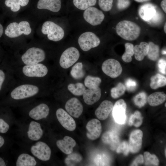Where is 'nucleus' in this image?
<instances>
[{
    "mask_svg": "<svg viewBox=\"0 0 166 166\" xmlns=\"http://www.w3.org/2000/svg\"><path fill=\"white\" fill-rule=\"evenodd\" d=\"M144 162V157L143 155L141 154L138 156L135 159L131 166H137L139 164H141Z\"/></svg>",
    "mask_w": 166,
    "mask_h": 166,
    "instance_id": "obj_49",
    "label": "nucleus"
},
{
    "mask_svg": "<svg viewBox=\"0 0 166 166\" xmlns=\"http://www.w3.org/2000/svg\"><path fill=\"white\" fill-rule=\"evenodd\" d=\"M6 74L4 71L0 69V91H1L6 78Z\"/></svg>",
    "mask_w": 166,
    "mask_h": 166,
    "instance_id": "obj_48",
    "label": "nucleus"
},
{
    "mask_svg": "<svg viewBox=\"0 0 166 166\" xmlns=\"http://www.w3.org/2000/svg\"><path fill=\"white\" fill-rule=\"evenodd\" d=\"M150 80V87L153 89H156L164 86L166 84V77L159 73L152 76Z\"/></svg>",
    "mask_w": 166,
    "mask_h": 166,
    "instance_id": "obj_28",
    "label": "nucleus"
},
{
    "mask_svg": "<svg viewBox=\"0 0 166 166\" xmlns=\"http://www.w3.org/2000/svg\"><path fill=\"white\" fill-rule=\"evenodd\" d=\"M113 107V105L111 101L105 100L101 103L95 110V115L100 120H105L112 110Z\"/></svg>",
    "mask_w": 166,
    "mask_h": 166,
    "instance_id": "obj_22",
    "label": "nucleus"
},
{
    "mask_svg": "<svg viewBox=\"0 0 166 166\" xmlns=\"http://www.w3.org/2000/svg\"><path fill=\"white\" fill-rule=\"evenodd\" d=\"M79 57L80 53L76 48L69 47L61 54L59 59V65L63 68H68L78 60Z\"/></svg>",
    "mask_w": 166,
    "mask_h": 166,
    "instance_id": "obj_11",
    "label": "nucleus"
},
{
    "mask_svg": "<svg viewBox=\"0 0 166 166\" xmlns=\"http://www.w3.org/2000/svg\"><path fill=\"white\" fill-rule=\"evenodd\" d=\"M125 90V85L121 83H119L116 86L111 89V96L114 99L117 98L124 94Z\"/></svg>",
    "mask_w": 166,
    "mask_h": 166,
    "instance_id": "obj_40",
    "label": "nucleus"
},
{
    "mask_svg": "<svg viewBox=\"0 0 166 166\" xmlns=\"http://www.w3.org/2000/svg\"><path fill=\"white\" fill-rule=\"evenodd\" d=\"M6 143V140L4 137L0 135V149L4 147Z\"/></svg>",
    "mask_w": 166,
    "mask_h": 166,
    "instance_id": "obj_50",
    "label": "nucleus"
},
{
    "mask_svg": "<svg viewBox=\"0 0 166 166\" xmlns=\"http://www.w3.org/2000/svg\"><path fill=\"white\" fill-rule=\"evenodd\" d=\"M101 82V79L98 77L87 76L85 79V86L88 88L99 87Z\"/></svg>",
    "mask_w": 166,
    "mask_h": 166,
    "instance_id": "obj_38",
    "label": "nucleus"
},
{
    "mask_svg": "<svg viewBox=\"0 0 166 166\" xmlns=\"http://www.w3.org/2000/svg\"><path fill=\"white\" fill-rule=\"evenodd\" d=\"M97 0H73L74 5L78 9L82 10L95 5Z\"/></svg>",
    "mask_w": 166,
    "mask_h": 166,
    "instance_id": "obj_36",
    "label": "nucleus"
},
{
    "mask_svg": "<svg viewBox=\"0 0 166 166\" xmlns=\"http://www.w3.org/2000/svg\"><path fill=\"white\" fill-rule=\"evenodd\" d=\"M70 74L73 78L76 79L83 78L85 76V72L83 69L82 63L79 62L76 64L72 68Z\"/></svg>",
    "mask_w": 166,
    "mask_h": 166,
    "instance_id": "obj_33",
    "label": "nucleus"
},
{
    "mask_svg": "<svg viewBox=\"0 0 166 166\" xmlns=\"http://www.w3.org/2000/svg\"><path fill=\"white\" fill-rule=\"evenodd\" d=\"M65 108L69 114L72 116L78 118L83 111L82 104L77 98L73 97L68 100L66 102Z\"/></svg>",
    "mask_w": 166,
    "mask_h": 166,
    "instance_id": "obj_19",
    "label": "nucleus"
},
{
    "mask_svg": "<svg viewBox=\"0 0 166 166\" xmlns=\"http://www.w3.org/2000/svg\"><path fill=\"white\" fill-rule=\"evenodd\" d=\"M143 120V117L141 113L136 110L130 116L128 124L129 126L133 125L136 127H138L142 124Z\"/></svg>",
    "mask_w": 166,
    "mask_h": 166,
    "instance_id": "obj_32",
    "label": "nucleus"
},
{
    "mask_svg": "<svg viewBox=\"0 0 166 166\" xmlns=\"http://www.w3.org/2000/svg\"><path fill=\"white\" fill-rule=\"evenodd\" d=\"M125 51L122 56L123 61L126 62H130L132 60V57L134 54L133 45L131 43H126L125 44Z\"/></svg>",
    "mask_w": 166,
    "mask_h": 166,
    "instance_id": "obj_37",
    "label": "nucleus"
},
{
    "mask_svg": "<svg viewBox=\"0 0 166 166\" xmlns=\"http://www.w3.org/2000/svg\"><path fill=\"white\" fill-rule=\"evenodd\" d=\"M135 1L139 2H146L150 0H134Z\"/></svg>",
    "mask_w": 166,
    "mask_h": 166,
    "instance_id": "obj_54",
    "label": "nucleus"
},
{
    "mask_svg": "<svg viewBox=\"0 0 166 166\" xmlns=\"http://www.w3.org/2000/svg\"><path fill=\"white\" fill-rule=\"evenodd\" d=\"M45 58V53L43 49L39 47H33L26 50L21 56L20 60L11 63L10 65H34L42 63Z\"/></svg>",
    "mask_w": 166,
    "mask_h": 166,
    "instance_id": "obj_6",
    "label": "nucleus"
},
{
    "mask_svg": "<svg viewBox=\"0 0 166 166\" xmlns=\"http://www.w3.org/2000/svg\"><path fill=\"white\" fill-rule=\"evenodd\" d=\"M37 8L39 9H47L53 12H58L61 8V0H39Z\"/></svg>",
    "mask_w": 166,
    "mask_h": 166,
    "instance_id": "obj_23",
    "label": "nucleus"
},
{
    "mask_svg": "<svg viewBox=\"0 0 166 166\" xmlns=\"http://www.w3.org/2000/svg\"><path fill=\"white\" fill-rule=\"evenodd\" d=\"M18 135L22 142L30 143L42 140L44 131L42 123L24 117L16 120Z\"/></svg>",
    "mask_w": 166,
    "mask_h": 166,
    "instance_id": "obj_2",
    "label": "nucleus"
},
{
    "mask_svg": "<svg viewBox=\"0 0 166 166\" xmlns=\"http://www.w3.org/2000/svg\"><path fill=\"white\" fill-rule=\"evenodd\" d=\"M166 23H165V24H164V32H165V33H166Z\"/></svg>",
    "mask_w": 166,
    "mask_h": 166,
    "instance_id": "obj_55",
    "label": "nucleus"
},
{
    "mask_svg": "<svg viewBox=\"0 0 166 166\" xmlns=\"http://www.w3.org/2000/svg\"><path fill=\"white\" fill-rule=\"evenodd\" d=\"M29 0H5V5L10 8L12 11L14 12L19 11L20 6H24L28 3Z\"/></svg>",
    "mask_w": 166,
    "mask_h": 166,
    "instance_id": "obj_29",
    "label": "nucleus"
},
{
    "mask_svg": "<svg viewBox=\"0 0 166 166\" xmlns=\"http://www.w3.org/2000/svg\"><path fill=\"white\" fill-rule=\"evenodd\" d=\"M16 121L15 118L6 120L0 117V133L5 134L7 132L12 126L15 124Z\"/></svg>",
    "mask_w": 166,
    "mask_h": 166,
    "instance_id": "obj_31",
    "label": "nucleus"
},
{
    "mask_svg": "<svg viewBox=\"0 0 166 166\" xmlns=\"http://www.w3.org/2000/svg\"><path fill=\"white\" fill-rule=\"evenodd\" d=\"M16 80L43 84L42 79L49 73L43 63L31 65H9Z\"/></svg>",
    "mask_w": 166,
    "mask_h": 166,
    "instance_id": "obj_3",
    "label": "nucleus"
},
{
    "mask_svg": "<svg viewBox=\"0 0 166 166\" xmlns=\"http://www.w3.org/2000/svg\"><path fill=\"white\" fill-rule=\"evenodd\" d=\"M56 117L60 124L69 131H73L76 128V124L73 118L64 109H58L55 113Z\"/></svg>",
    "mask_w": 166,
    "mask_h": 166,
    "instance_id": "obj_14",
    "label": "nucleus"
},
{
    "mask_svg": "<svg viewBox=\"0 0 166 166\" xmlns=\"http://www.w3.org/2000/svg\"><path fill=\"white\" fill-rule=\"evenodd\" d=\"M78 42L81 48L85 51L97 47L100 43L99 38L95 34L90 31L85 32L81 35Z\"/></svg>",
    "mask_w": 166,
    "mask_h": 166,
    "instance_id": "obj_10",
    "label": "nucleus"
},
{
    "mask_svg": "<svg viewBox=\"0 0 166 166\" xmlns=\"http://www.w3.org/2000/svg\"><path fill=\"white\" fill-rule=\"evenodd\" d=\"M41 31L43 34L47 35L49 40L55 42L62 39L64 35V30L61 27L50 21L43 23Z\"/></svg>",
    "mask_w": 166,
    "mask_h": 166,
    "instance_id": "obj_9",
    "label": "nucleus"
},
{
    "mask_svg": "<svg viewBox=\"0 0 166 166\" xmlns=\"http://www.w3.org/2000/svg\"><path fill=\"white\" fill-rule=\"evenodd\" d=\"M7 162L3 158L0 157V166L7 165Z\"/></svg>",
    "mask_w": 166,
    "mask_h": 166,
    "instance_id": "obj_52",
    "label": "nucleus"
},
{
    "mask_svg": "<svg viewBox=\"0 0 166 166\" xmlns=\"http://www.w3.org/2000/svg\"><path fill=\"white\" fill-rule=\"evenodd\" d=\"M166 149H165V156H166Z\"/></svg>",
    "mask_w": 166,
    "mask_h": 166,
    "instance_id": "obj_56",
    "label": "nucleus"
},
{
    "mask_svg": "<svg viewBox=\"0 0 166 166\" xmlns=\"http://www.w3.org/2000/svg\"><path fill=\"white\" fill-rule=\"evenodd\" d=\"M102 69L106 75L112 78L119 76L122 71V67L119 62L112 58L108 59L103 62Z\"/></svg>",
    "mask_w": 166,
    "mask_h": 166,
    "instance_id": "obj_12",
    "label": "nucleus"
},
{
    "mask_svg": "<svg viewBox=\"0 0 166 166\" xmlns=\"http://www.w3.org/2000/svg\"><path fill=\"white\" fill-rule=\"evenodd\" d=\"M22 149L34 156L41 162L49 160L51 155V150L49 145L43 140L28 143L22 141L18 142Z\"/></svg>",
    "mask_w": 166,
    "mask_h": 166,
    "instance_id": "obj_5",
    "label": "nucleus"
},
{
    "mask_svg": "<svg viewBox=\"0 0 166 166\" xmlns=\"http://www.w3.org/2000/svg\"><path fill=\"white\" fill-rule=\"evenodd\" d=\"M156 11L154 6L150 3H147L140 7L139 13L143 20L149 22L154 17Z\"/></svg>",
    "mask_w": 166,
    "mask_h": 166,
    "instance_id": "obj_25",
    "label": "nucleus"
},
{
    "mask_svg": "<svg viewBox=\"0 0 166 166\" xmlns=\"http://www.w3.org/2000/svg\"><path fill=\"white\" fill-rule=\"evenodd\" d=\"M68 155L65 160V163L68 166L74 165L82 160L81 156L78 153L72 152Z\"/></svg>",
    "mask_w": 166,
    "mask_h": 166,
    "instance_id": "obj_39",
    "label": "nucleus"
},
{
    "mask_svg": "<svg viewBox=\"0 0 166 166\" xmlns=\"http://www.w3.org/2000/svg\"><path fill=\"white\" fill-rule=\"evenodd\" d=\"M166 95L164 92H156L148 97L147 101L151 106H155L163 103L166 100Z\"/></svg>",
    "mask_w": 166,
    "mask_h": 166,
    "instance_id": "obj_27",
    "label": "nucleus"
},
{
    "mask_svg": "<svg viewBox=\"0 0 166 166\" xmlns=\"http://www.w3.org/2000/svg\"><path fill=\"white\" fill-rule=\"evenodd\" d=\"M113 0H99L98 4L100 8L105 11H108L112 9Z\"/></svg>",
    "mask_w": 166,
    "mask_h": 166,
    "instance_id": "obj_44",
    "label": "nucleus"
},
{
    "mask_svg": "<svg viewBox=\"0 0 166 166\" xmlns=\"http://www.w3.org/2000/svg\"><path fill=\"white\" fill-rule=\"evenodd\" d=\"M117 34L123 39L128 41H133L139 36L141 28L136 23L128 20L119 22L116 27Z\"/></svg>",
    "mask_w": 166,
    "mask_h": 166,
    "instance_id": "obj_7",
    "label": "nucleus"
},
{
    "mask_svg": "<svg viewBox=\"0 0 166 166\" xmlns=\"http://www.w3.org/2000/svg\"><path fill=\"white\" fill-rule=\"evenodd\" d=\"M83 95L85 102L88 105H92L97 102L100 98L101 89L99 87L88 88L85 89Z\"/></svg>",
    "mask_w": 166,
    "mask_h": 166,
    "instance_id": "obj_20",
    "label": "nucleus"
},
{
    "mask_svg": "<svg viewBox=\"0 0 166 166\" xmlns=\"http://www.w3.org/2000/svg\"><path fill=\"white\" fill-rule=\"evenodd\" d=\"M165 107H166V103H165Z\"/></svg>",
    "mask_w": 166,
    "mask_h": 166,
    "instance_id": "obj_57",
    "label": "nucleus"
},
{
    "mask_svg": "<svg viewBox=\"0 0 166 166\" xmlns=\"http://www.w3.org/2000/svg\"><path fill=\"white\" fill-rule=\"evenodd\" d=\"M16 158V166H36L40 165L41 162L33 155L22 149Z\"/></svg>",
    "mask_w": 166,
    "mask_h": 166,
    "instance_id": "obj_15",
    "label": "nucleus"
},
{
    "mask_svg": "<svg viewBox=\"0 0 166 166\" xmlns=\"http://www.w3.org/2000/svg\"><path fill=\"white\" fill-rule=\"evenodd\" d=\"M117 7L120 10H123L127 8L130 5L129 0H117Z\"/></svg>",
    "mask_w": 166,
    "mask_h": 166,
    "instance_id": "obj_47",
    "label": "nucleus"
},
{
    "mask_svg": "<svg viewBox=\"0 0 166 166\" xmlns=\"http://www.w3.org/2000/svg\"><path fill=\"white\" fill-rule=\"evenodd\" d=\"M86 128L87 130V137L91 140H94L100 136L102 131V126L100 122L97 119H93L87 123Z\"/></svg>",
    "mask_w": 166,
    "mask_h": 166,
    "instance_id": "obj_18",
    "label": "nucleus"
},
{
    "mask_svg": "<svg viewBox=\"0 0 166 166\" xmlns=\"http://www.w3.org/2000/svg\"><path fill=\"white\" fill-rule=\"evenodd\" d=\"M127 105L124 101L120 99L117 101L113 106L112 114L113 118L117 123L123 124L126 120V112Z\"/></svg>",
    "mask_w": 166,
    "mask_h": 166,
    "instance_id": "obj_16",
    "label": "nucleus"
},
{
    "mask_svg": "<svg viewBox=\"0 0 166 166\" xmlns=\"http://www.w3.org/2000/svg\"><path fill=\"white\" fill-rule=\"evenodd\" d=\"M129 151V144L126 141H124L119 144L116 149L117 153H122L125 156L128 155Z\"/></svg>",
    "mask_w": 166,
    "mask_h": 166,
    "instance_id": "obj_43",
    "label": "nucleus"
},
{
    "mask_svg": "<svg viewBox=\"0 0 166 166\" xmlns=\"http://www.w3.org/2000/svg\"><path fill=\"white\" fill-rule=\"evenodd\" d=\"M166 0H162L160 3L161 6L164 11L166 13Z\"/></svg>",
    "mask_w": 166,
    "mask_h": 166,
    "instance_id": "obj_51",
    "label": "nucleus"
},
{
    "mask_svg": "<svg viewBox=\"0 0 166 166\" xmlns=\"http://www.w3.org/2000/svg\"><path fill=\"white\" fill-rule=\"evenodd\" d=\"M124 85L126 89L129 92H132L136 90L137 84L135 80L131 78H128L125 81Z\"/></svg>",
    "mask_w": 166,
    "mask_h": 166,
    "instance_id": "obj_45",
    "label": "nucleus"
},
{
    "mask_svg": "<svg viewBox=\"0 0 166 166\" xmlns=\"http://www.w3.org/2000/svg\"><path fill=\"white\" fill-rule=\"evenodd\" d=\"M144 162L146 166H158L159 161L156 156L151 154L148 152H145L144 154Z\"/></svg>",
    "mask_w": 166,
    "mask_h": 166,
    "instance_id": "obj_35",
    "label": "nucleus"
},
{
    "mask_svg": "<svg viewBox=\"0 0 166 166\" xmlns=\"http://www.w3.org/2000/svg\"><path fill=\"white\" fill-rule=\"evenodd\" d=\"M103 142L110 145L111 148L114 149L119 145V138L117 133L114 131H108L104 133L101 137Z\"/></svg>",
    "mask_w": 166,
    "mask_h": 166,
    "instance_id": "obj_24",
    "label": "nucleus"
},
{
    "mask_svg": "<svg viewBox=\"0 0 166 166\" xmlns=\"http://www.w3.org/2000/svg\"><path fill=\"white\" fill-rule=\"evenodd\" d=\"M157 66L159 72L164 74H166V61L163 59H160L158 62Z\"/></svg>",
    "mask_w": 166,
    "mask_h": 166,
    "instance_id": "obj_46",
    "label": "nucleus"
},
{
    "mask_svg": "<svg viewBox=\"0 0 166 166\" xmlns=\"http://www.w3.org/2000/svg\"><path fill=\"white\" fill-rule=\"evenodd\" d=\"M149 49L148 43L145 42H141L139 45H136L134 48L135 59L138 61L142 60L148 54Z\"/></svg>",
    "mask_w": 166,
    "mask_h": 166,
    "instance_id": "obj_26",
    "label": "nucleus"
},
{
    "mask_svg": "<svg viewBox=\"0 0 166 166\" xmlns=\"http://www.w3.org/2000/svg\"><path fill=\"white\" fill-rule=\"evenodd\" d=\"M94 162L97 166H108L110 163L108 156L103 153L97 154L95 157Z\"/></svg>",
    "mask_w": 166,
    "mask_h": 166,
    "instance_id": "obj_42",
    "label": "nucleus"
},
{
    "mask_svg": "<svg viewBox=\"0 0 166 166\" xmlns=\"http://www.w3.org/2000/svg\"><path fill=\"white\" fill-rule=\"evenodd\" d=\"M147 96L144 92L137 94L133 98V102L136 105L140 108L144 106L147 101Z\"/></svg>",
    "mask_w": 166,
    "mask_h": 166,
    "instance_id": "obj_41",
    "label": "nucleus"
},
{
    "mask_svg": "<svg viewBox=\"0 0 166 166\" xmlns=\"http://www.w3.org/2000/svg\"><path fill=\"white\" fill-rule=\"evenodd\" d=\"M148 51L147 54L148 58L152 61H156L159 58L160 55V48L158 45L152 42L148 43Z\"/></svg>",
    "mask_w": 166,
    "mask_h": 166,
    "instance_id": "obj_30",
    "label": "nucleus"
},
{
    "mask_svg": "<svg viewBox=\"0 0 166 166\" xmlns=\"http://www.w3.org/2000/svg\"><path fill=\"white\" fill-rule=\"evenodd\" d=\"M68 89L73 94L77 96L83 95L86 89L85 85L81 83L70 84L68 86Z\"/></svg>",
    "mask_w": 166,
    "mask_h": 166,
    "instance_id": "obj_34",
    "label": "nucleus"
},
{
    "mask_svg": "<svg viewBox=\"0 0 166 166\" xmlns=\"http://www.w3.org/2000/svg\"><path fill=\"white\" fill-rule=\"evenodd\" d=\"M56 144L62 152L68 155L72 152L73 148L76 145V142L72 137L65 136L63 139L57 140Z\"/></svg>",
    "mask_w": 166,
    "mask_h": 166,
    "instance_id": "obj_21",
    "label": "nucleus"
},
{
    "mask_svg": "<svg viewBox=\"0 0 166 166\" xmlns=\"http://www.w3.org/2000/svg\"><path fill=\"white\" fill-rule=\"evenodd\" d=\"M143 133L140 129H136L130 133L129 145L130 151L133 153L138 152L140 149L142 144Z\"/></svg>",
    "mask_w": 166,
    "mask_h": 166,
    "instance_id": "obj_17",
    "label": "nucleus"
},
{
    "mask_svg": "<svg viewBox=\"0 0 166 166\" xmlns=\"http://www.w3.org/2000/svg\"><path fill=\"white\" fill-rule=\"evenodd\" d=\"M19 108L23 117L42 123L47 118L50 113V109L48 105L40 101L39 99Z\"/></svg>",
    "mask_w": 166,
    "mask_h": 166,
    "instance_id": "obj_4",
    "label": "nucleus"
},
{
    "mask_svg": "<svg viewBox=\"0 0 166 166\" xmlns=\"http://www.w3.org/2000/svg\"><path fill=\"white\" fill-rule=\"evenodd\" d=\"M7 104L13 107H19L39 99L42 96L43 84L16 80L10 90Z\"/></svg>",
    "mask_w": 166,
    "mask_h": 166,
    "instance_id": "obj_1",
    "label": "nucleus"
},
{
    "mask_svg": "<svg viewBox=\"0 0 166 166\" xmlns=\"http://www.w3.org/2000/svg\"><path fill=\"white\" fill-rule=\"evenodd\" d=\"M31 32L30 24L27 21H22L19 23H11L7 26L5 32L6 35L10 38L17 37L22 34L28 35Z\"/></svg>",
    "mask_w": 166,
    "mask_h": 166,
    "instance_id": "obj_8",
    "label": "nucleus"
},
{
    "mask_svg": "<svg viewBox=\"0 0 166 166\" xmlns=\"http://www.w3.org/2000/svg\"><path fill=\"white\" fill-rule=\"evenodd\" d=\"M83 17L87 22L96 26L101 24L104 19L105 15L102 11L97 8L90 7L85 10Z\"/></svg>",
    "mask_w": 166,
    "mask_h": 166,
    "instance_id": "obj_13",
    "label": "nucleus"
},
{
    "mask_svg": "<svg viewBox=\"0 0 166 166\" xmlns=\"http://www.w3.org/2000/svg\"><path fill=\"white\" fill-rule=\"evenodd\" d=\"M3 30V28L2 25L0 23V38L2 36Z\"/></svg>",
    "mask_w": 166,
    "mask_h": 166,
    "instance_id": "obj_53",
    "label": "nucleus"
}]
</instances>
